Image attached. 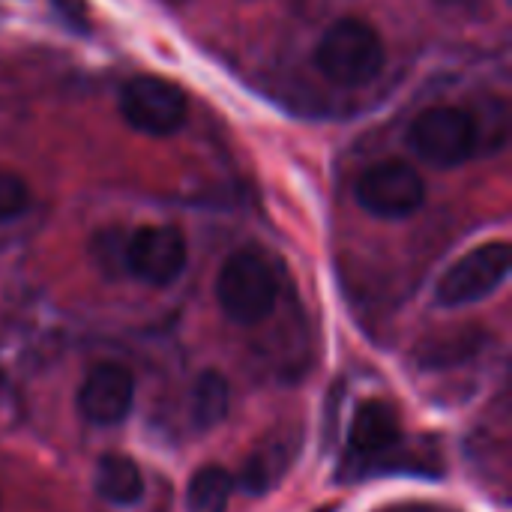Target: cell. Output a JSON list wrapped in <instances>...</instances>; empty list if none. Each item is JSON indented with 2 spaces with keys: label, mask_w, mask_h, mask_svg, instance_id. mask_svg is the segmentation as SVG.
<instances>
[{
  "label": "cell",
  "mask_w": 512,
  "mask_h": 512,
  "mask_svg": "<svg viewBox=\"0 0 512 512\" xmlns=\"http://www.w3.org/2000/svg\"><path fill=\"white\" fill-rule=\"evenodd\" d=\"M387 63V48L378 30L360 18H339L333 21L318 48H315V66L324 78H330L339 87H363Z\"/></svg>",
  "instance_id": "1"
},
{
  "label": "cell",
  "mask_w": 512,
  "mask_h": 512,
  "mask_svg": "<svg viewBox=\"0 0 512 512\" xmlns=\"http://www.w3.org/2000/svg\"><path fill=\"white\" fill-rule=\"evenodd\" d=\"M279 297V282L270 261L255 249L234 252L216 279V300L234 324L264 321Z\"/></svg>",
  "instance_id": "2"
},
{
  "label": "cell",
  "mask_w": 512,
  "mask_h": 512,
  "mask_svg": "<svg viewBox=\"0 0 512 512\" xmlns=\"http://www.w3.org/2000/svg\"><path fill=\"white\" fill-rule=\"evenodd\" d=\"M477 144V123L465 108L435 105L426 108L408 129V147L435 168L462 165Z\"/></svg>",
  "instance_id": "3"
},
{
  "label": "cell",
  "mask_w": 512,
  "mask_h": 512,
  "mask_svg": "<svg viewBox=\"0 0 512 512\" xmlns=\"http://www.w3.org/2000/svg\"><path fill=\"white\" fill-rule=\"evenodd\" d=\"M510 264L512 252L507 240L483 243V246L471 249L465 258H459L441 276V282L435 288V300L447 309L486 300L489 294H495L504 285V279L510 276Z\"/></svg>",
  "instance_id": "4"
},
{
  "label": "cell",
  "mask_w": 512,
  "mask_h": 512,
  "mask_svg": "<svg viewBox=\"0 0 512 512\" xmlns=\"http://www.w3.org/2000/svg\"><path fill=\"white\" fill-rule=\"evenodd\" d=\"M186 93L156 75H135L120 87L123 120L144 135H171L186 123Z\"/></svg>",
  "instance_id": "5"
},
{
  "label": "cell",
  "mask_w": 512,
  "mask_h": 512,
  "mask_svg": "<svg viewBox=\"0 0 512 512\" xmlns=\"http://www.w3.org/2000/svg\"><path fill=\"white\" fill-rule=\"evenodd\" d=\"M357 201L378 219H408L426 201V180L411 162L387 159L360 177Z\"/></svg>",
  "instance_id": "6"
},
{
  "label": "cell",
  "mask_w": 512,
  "mask_h": 512,
  "mask_svg": "<svg viewBox=\"0 0 512 512\" xmlns=\"http://www.w3.org/2000/svg\"><path fill=\"white\" fill-rule=\"evenodd\" d=\"M186 258V237L174 225H141L123 243V270L153 288L177 282Z\"/></svg>",
  "instance_id": "7"
},
{
  "label": "cell",
  "mask_w": 512,
  "mask_h": 512,
  "mask_svg": "<svg viewBox=\"0 0 512 512\" xmlns=\"http://www.w3.org/2000/svg\"><path fill=\"white\" fill-rule=\"evenodd\" d=\"M135 402L132 372L120 363H99L78 387V411L93 426H117L129 417Z\"/></svg>",
  "instance_id": "8"
},
{
  "label": "cell",
  "mask_w": 512,
  "mask_h": 512,
  "mask_svg": "<svg viewBox=\"0 0 512 512\" xmlns=\"http://www.w3.org/2000/svg\"><path fill=\"white\" fill-rule=\"evenodd\" d=\"M351 453L363 462L387 459L393 450L402 447V423L390 402L369 399L357 408L348 432Z\"/></svg>",
  "instance_id": "9"
},
{
  "label": "cell",
  "mask_w": 512,
  "mask_h": 512,
  "mask_svg": "<svg viewBox=\"0 0 512 512\" xmlns=\"http://www.w3.org/2000/svg\"><path fill=\"white\" fill-rule=\"evenodd\" d=\"M300 450V441L294 432H276L270 441H264L243 465L240 471V486L249 495H267L291 468L294 456Z\"/></svg>",
  "instance_id": "10"
},
{
  "label": "cell",
  "mask_w": 512,
  "mask_h": 512,
  "mask_svg": "<svg viewBox=\"0 0 512 512\" xmlns=\"http://www.w3.org/2000/svg\"><path fill=\"white\" fill-rule=\"evenodd\" d=\"M96 492L114 507H129L138 504L144 495V477L141 468L120 453H108L96 465Z\"/></svg>",
  "instance_id": "11"
},
{
  "label": "cell",
  "mask_w": 512,
  "mask_h": 512,
  "mask_svg": "<svg viewBox=\"0 0 512 512\" xmlns=\"http://www.w3.org/2000/svg\"><path fill=\"white\" fill-rule=\"evenodd\" d=\"M483 330L480 327H459V330H447V333H435L432 339H426L417 348V360L426 369H447V366H459L465 360H471L480 345H483Z\"/></svg>",
  "instance_id": "12"
},
{
  "label": "cell",
  "mask_w": 512,
  "mask_h": 512,
  "mask_svg": "<svg viewBox=\"0 0 512 512\" xmlns=\"http://www.w3.org/2000/svg\"><path fill=\"white\" fill-rule=\"evenodd\" d=\"M231 408V387L222 372H201L192 396H189V414L198 429H216Z\"/></svg>",
  "instance_id": "13"
},
{
  "label": "cell",
  "mask_w": 512,
  "mask_h": 512,
  "mask_svg": "<svg viewBox=\"0 0 512 512\" xmlns=\"http://www.w3.org/2000/svg\"><path fill=\"white\" fill-rule=\"evenodd\" d=\"M234 495V477L219 465H204L192 474L186 486L189 512H225Z\"/></svg>",
  "instance_id": "14"
},
{
  "label": "cell",
  "mask_w": 512,
  "mask_h": 512,
  "mask_svg": "<svg viewBox=\"0 0 512 512\" xmlns=\"http://www.w3.org/2000/svg\"><path fill=\"white\" fill-rule=\"evenodd\" d=\"M30 207V186L15 171L0 168V222L15 219Z\"/></svg>",
  "instance_id": "15"
},
{
  "label": "cell",
  "mask_w": 512,
  "mask_h": 512,
  "mask_svg": "<svg viewBox=\"0 0 512 512\" xmlns=\"http://www.w3.org/2000/svg\"><path fill=\"white\" fill-rule=\"evenodd\" d=\"M54 12L78 33L90 30V15H87V0H51Z\"/></svg>",
  "instance_id": "16"
},
{
  "label": "cell",
  "mask_w": 512,
  "mask_h": 512,
  "mask_svg": "<svg viewBox=\"0 0 512 512\" xmlns=\"http://www.w3.org/2000/svg\"><path fill=\"white\" fill-rule=\"evenodd\" d=\"M396 512H441V510H435V507H426V504H411V507H402V510H396Z\"/></svg>",
  "instance_id": "17"
},
{
  "label": "cell",
  "mask_w": 512,
  "mask_h": 512,
  "mask_svg": "<svg viewBox=\"0 0 512 512\" xmlns=\"http://www.w3.org/2000/svg\"><path fill=\"white\" fill-rule=\"evenodd\" d=\"M318 512H336V507H324V510H318Z\"/></svg>",
  "instance_id": "18"
}]
</instances>
